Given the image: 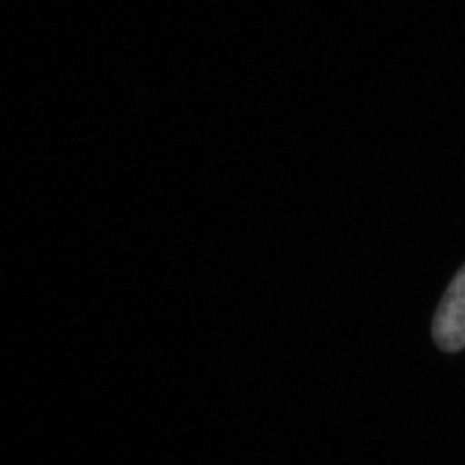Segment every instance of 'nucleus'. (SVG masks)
Returning a JSON list of instances; mask_svg holds the SVG:
<instances>
[{"instance_id":"f257e3e1","label":"nucleus","mask_w":465,"mask_h":465,"mask_svg":"<svg viewBox=\"0 0 465 465\" xmlns=\"http://www.w3.org/2000/svg\"><path fill=\"white\" fill-rule=\"evenodd\" d=\"M432 331L435 342L444 351H460L465 347V267L446 291Z\"/></svg>"}]
</instances>
